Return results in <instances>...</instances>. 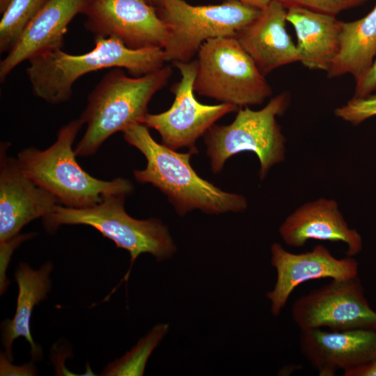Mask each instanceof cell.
<instances>
[{"instance_id": "1", "label": "cell", "mask_w": 376, "mask_h": 376, "mask_svg": "<svg viewBox=\"0 0 376 376\" xmlns=\"http://www.w3.org/2000/svg\"><path fill=\"white\" fill-rule=\"evenodd\" d=\"M125 140L138 149L147 164L142 170H134L135 180L149 183L167 196L180 216L199 210L208 214L240 212L247 207L246 198L223 191L200 177L190 164V157L198 150L182 153L157 143L148 127L136 123L123 132Z\"/></svg>"}, {"instance_id": "2", "label": "cell", "mask_w": 376, "mask_h": 376, "mask_svg": "<svg viewBox=\"0 0 376 376\" xmlns=\"http://www.w3.org/2000/svg\"><path fill=\"white\" fill-rule=\"evenodd\" d=\"M26 75L35 96L51 104L70 100L72 86L84 75L104 68H120L133 77L156 71L166 62L163 48L131 49L115 38H95L94 48L70 54L62 49L31 58Z\"/></svg>"}, {"instance_id": "3", "label": "cell", "mask_w": 376, "mask_h": 376, "mask_svg": "<svg viewBox=\"0 0 376 376\" xmlns=\"http://www.w3.org/2000/svg\"><path fill=\"white\" fill-rule=\"evenodd\" d=\"M84 125L80 118L72 120L59 129L55 142L49 148H26L16 158L19 169L27 177L52 194L60 205L68 207L93 206L108 196H127L134 189L127 179L100 180L78 164L72 146Z\"/></svg>"}, {"instance_id": "4", "label": "cell", "mask_w": 376, "mask_h": 376, "mask_svg": "<svg viewBox=\"0 0 376 376\" xmlns=\"http://www.w3.org/2000/svg\"><path fill=\"white\" fill-rule=\"evenodd\" d=\"M172 72L171 66L164 65L142 76L130 77L123 68H111L88 96L79 118L86 129L75 148L76 155H93L113 134L142 123L150 100L167 84Z\"/></svg>"}, {"instance_id": "5", "label": "cell", "mask_w": 376, "mask_h": 376, "mask_svg": "<svg viewBox=\"0 0 376 376\" xmlns=\"http://www.w3.org/2000/svg\"><path fill=\"white\" fill-rule=\"evenodd\" d=\"M125 195H110L100 203L87 207L73 208L57 205L52 213L42 218L45 229L54 233L63 225H86L99 231L130 256L132 267L141 254L150 253L157 261L171 259L177 247L169 228L159 219H137L125 210Z\"/></svg>"}, {"instance_id": "6", "label": "cell", "mask_w": 376, "mask_h": 376, "mask_svg": "<svg viewBox=\"0 0 376 376\" xmlns=\"http://www.w3.org/2000/svg\"><path fill=\"white\" fill-rule=\"evenodd\" d=\"M289 103V93H281L260 110L239 108L229 125H213L205 134L212 172L219 173L230 157L244 151L257 155L260 179L274 165L283 162L285 139L276 118L283 114Z\"/></svg>"}, {"instance_id": "7", "label": "cell", "mask_w": 376, "mask_h": 376, "mask_svg": "<svg viewBox=\"0 0 376 376\" xmlns=\"http://www.w3.org/2000/svg\"><path fill=\"white\" fill-rule=\"evenodd\" d=\"M194 90L198 95L238 108L259 105L272 88L235 36L205 41L197 53Z\"/></svg>"}, {"instance_id": "8", "label": "cell", "mask_w": 376, "mask_h": 376, "mask_svg": "<svg viewBox=\"0 0 376 376\" xmlns=\"http://www.w3.org/2000/svg\"><path fill=\"white\" fill-rule=\"evenodd\" d=\"M155 8L169 29L164 50L166 61L173 63L192 61L210 39L235 36L260 12L237 0L207 6H194L185 0H157Z\"/></svg>"}, {"instance_id": "9", "label": "cell", "mask_w": 376, "mask_h": 376, "mask_svg": "<svg viewBox=\"0 0 376 376\" xmlns=\"http://www.w3.org/2000/svg\"><path fill=\"white\" fill-rule=\"evenodd\" d=\"M173 64L181 77L171 89L175 96L171 107L159 113H147L142 123L155 130L161 136L162 143L172 150L185 147L195 149L196 140L216 121L239 108L228 103L209 105L199 102L194 90L197 61Z\"/></svg>"}, {"instance_id": "10", "label": "cell", "mask_w": 376, "mask_h": 376, "mask_svg": "<svg viewBox=\"0 0 376 376\" xmlns=\"http://www.w3.org/2000/svg\"><path fill=\"white\" fill-rule=\"evenodd\" d=\"M291 315L300 330L372 329L376 323V311L366 298L358 276L332 279L299 297L292 304Z\"/></svg>"}, {"instance_id": "11", "label": "cell", "mask_w": 376, "mask_h": 376, "mask_svg": "<svg viewBox=\"0 0 376 376\" xmlns=\"http://www.w3.org/2000/svg\"><path fill=\"white\" fill-rule=\"evenodd\" d=\"M84 26L95 38H115L131 49L166 46L169 31L145 0H90Z\"/></svg>"}, {"instance_id": "12", "label": "cell", "mask_w": 376, "mask_h": 376, "mask_svg": "<svg viewBox=\"0 0 376 376\" xmlns=\"http://www.w3.org/2000/svg\"><path fill=\"white\" fill-rule=\"evenodd\" d=\"M270 253L276 279L273 289L267 292L266 297L270 301L271 313L275 317L285 308L293 290L306 281L327 278L343 280L358 276V263L353 257L337 258L321 244L308 252L293 253L274 242L270 247Z\"/></svg>"}, {"instance_id": "13", "label": "cell", "mask_w": 376, "mask_h": 376, "mask_svg": "<svg viewBox=\"0 0 376 376\" xmlns=\"http://www.w3.org/2000/svg\"><path fill=\"white\" fill-rule=\"evenodd\" d=\"M8 146L3 142L0 147V242L19 235L26 224L49 215L59 204L21 171L17 159L7 155Z\"/></svg>"}, {"instance_id": "14", "label": "cell", "mask_w": 376, "mask_h": 376, "mask_svg": "<svg viewBox=\"0 0 376 376\" xmlns=\"http://www.w3.org/2000/svg\"><path fill=\"white\" fill-rule=\"evenodd\" d=\"M301 352L320 376H334L376 358V331L300 330Z\"/></svg>"}, {"instance_id": "15", "label": "cell", "mask_w": 376, "mask_h": 376, "mask_svg": "<svg viewBox=\"0 0 376 376\" xmlns=\"http://www.w3.org/2000/svg\"><path fill=\"white\" fill-rule=\"evenodd\" d=\"M89 1L48 0L1 61V82L23 61L62 49L69 24L78 14L84 13Z\"/></svg>"}, {"instance_id": "16", "label": "cell", "mask_w": 376, "mask_h": 376, "mask_svg": "<svg viewBox=\"0 0 376 376\" xmlns=\"http://www.w3.org/2000/svg\"><path fill=\"white\" fill-rule=\"evenodd\" d=\"M279 233L290 246H302L309 240L341 242L347 246V256L352 257L363 249L361 236L348 226L331 199L320 198L300 206L285 219Z\"/></svg>"}, {"instance_id": "17", "label": "cell", "mask_w": 376, "mask_h": 376, "mask_svg": "<svg viewBox=\"0 0 376 376\" xmlns=\"http://www.w3.org/2000/svg\"><path fill=\"white\" fill-rule=\"evenodd\" d=\"M287 9L272 1L235 38L265 76L276 68L299 61L285 28Z\"/></svg>"}, {"instance_id": "18", "label": "cell", "mask_w": 376, "mask_h": 376, "mask_svg": "<svg viewBox=\"0 0 376 376\" xmlns=\"http://www.w3.org/2000/svg\"><path fill=\"white\" fill-rule=\"evenodd\" d=\"M53 269L51 261L46 262L38 269L22 262L14 272L18 287L15 313L12 320L6 319L1 325V343L5 353L12 361L13 343L19 337H24L29 342L32 358L41 357V347L33 340L30 322L34 306L43 301L51 290L50 274Z\"/></svg>"}, {"instance_id": "19", "label": "cell", "mask_w": 376, "mask_h": 376, "mask_svg": "<svg viewBox=\"0 0 376 376\" xmlns=\"http://www.w3.org/2000/svg\"><path fill=\"white\" fill-rule=\"evenodd\" d=\"M286 19L296 32L299 61L327 72L340 51L341 21L300 7L288 8Z\"/></svg>"}, {"instance_id": "20", "label": "cell", "mask_w": 376, "mask_h": 376, "mask_svg": "<svg viewBox=\"0 0 376 376\" xmlns=\"http://www.w3.org/2000/svg\"><path fill=\"white\" fill-rule=\"evenodd\" d=\"M376 56V4L355 21L341 22L340 51L327 72L329 78L350 74L355 81L363 76Z\"/></svg>"}, {"instance_id": "21", "label": "cell", "mask_w": 376, "mask_h": 376, "mask_svg": "<svg viewBox=\"0 0 376 376\" xmlns=\"http://www.w3.org/2000/svg\"><path fill=\"white\" fill-rule=\"evenodd\" d=\"M169 324H156L138 343L121 358L108 364L101 375L141 376L147 361L155 347L169 331Z\"/></svg>"}, {"instance_id": "22", "label": "cell", "mask_w": 376, "mask_h": 376, "mask_svg": "<svg viewBox=\"0 0 376 376\" xmlns=\"http://www.w3.org/2000/svg\"><path fill=\"white\" fill-rule=\"evenodd\" d=\"M48 0H12L0 22V52H8Z\"/></svg>"}, {"instance_id": "23", "label": "cell", "mask_w": 376, "mask_h": 376, "mask_svg": "<svg viewBox=\"0 0 376 376\" xmlns=\"http://www.w3.org/2000/svg\"><path fill=\"white\" fill-rule=\"evenodd\" d=\"M335 115L342 120L359 125L376 116V93L363 97H352L345 104L336 109Z\"/></svg>"}, {"instance_id": "24", "label": "cell", "mask_w": 376, "mask_h": 376, "mask_svg": "<svg viewBox=\"0 0 376 376\" xmlns=\"http://www.w3.org/2000/svg\"><path fill=\"white\" fill-rule=\"evenodd\" d=\"M286 9L300 7L322 14L335 16L346 10L363 4L368 0H276Z\"/></svg>"}, {"instance_id": "25", "label": "cell", "mask_w": 376, "mask_h": 376, "mask_svg": "<svg viewBox=\"0 0 376 376\" xmlns=\"http://www.w3.org/2000/svg\"><path fill=\"white\" fill-rule=\"evenodd\" d=\"M36 235L34 233L19 234L8 241L0 242V292L1 295L6 292L9 285L6 274L14 251L23 242L33 237Z\"/></svg>"}, {"instance_id": "26", "label": "cell", "mask_w": 376, "mask_h": 376, "mask_svg": "<svg viewBox=\"0 0 376 376\" xmlns=\"http://www.w3.org/2000/svg\"><path fill=\"white\" fill-rule=\"evenodd\" d=\"M37 368L33 363H28L22 366H15L12 363L6 354L1 352L0 354V375H19L32 376L38 373Z\"/></svg>"}, {"instance_id": "27", "label": "cell", "mask_w": 376, "mask_h": 376, "mask_svg": "<svg viewBox=\"0 0 376 376\" xmlns=\"http://www.w3.org/2000/svg\"><path fill=\"white\" fill-rule=\"evenodd\" d=\"M355 82L354 97L368 96L376 90V56L367 72Z\"/></svg>"}, {"instance_id": "28", "label": "cell", "mask_w": 376, "mask_h": 376, "mask_svg": "<svg viewBox=\"0 0 376 376\" xmlns=\"http://www.w3.org/2000/svg\"><path fill=\"white\" fill-rule=\"evenodd\" d=\"M344 376H376V358L343 372Z\"/></svg>"}, {"instance_id": "29", "label": "cell", "mask_w": 376, "mask_h": 376, "mask_svg": "<svg viewBox=\"0 0 376 376\" xmlns=\"http://www.w3.org/2000/svg\"><path fill=\"white\" fill-rule=\"evenodd\" d=\"M242 3L254 7L258 9H263L272 0H237Z\"/></svg>"}, {"instance_id": "30", "label": "cell", "mask_w": 376, "mask_h": 376, "mask_svg": "<svg viewBox=\"0 0 376 376\" xmlns=\"http://www.w3.org/2000/svg\"><path fill=\"white\" fill-rule=\"evenodd\" d=\"M12 0H0V13L2 14Z\"/></svg>"}, {"instance_id": "31", "label": "cell", "mask_w": 376, "mask_h": 376, "mask_svg": "<svg viewBox=\"0 0 376 376\" xmlns=\"http://www.w3.org/2000/svg\"><path fill=\"white\" fill-rule=\"evenodd\" d=\"M147 3H148L149 4L155 7L156 4H157V0H145Z\"/></svg>"}, {"instance_id": "32", "label": "cell", "mask_w": 376, "mask_h": 376, "mask_svg": "<svg viewBox=\"0 0 376 376\" xmlns=\"http://www.w3.org/2000/svg\"><path fill=\"white\" fill-rule=\"evenodd\" d=\"M372 329L376 331V323L373 326Z\"/></svg>"}]
</instances>
